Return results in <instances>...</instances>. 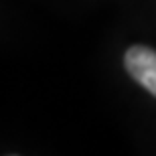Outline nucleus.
<instances>
[{
    "instance_id": "1",
    "label": "nucleus",
    "mask_w": 156,
    "mask_h": 156,
    "mask_svg": "<svg viewBox=\"0 0 156 156\" xmlns=\"http://www.w3.org/2000/svg\"><path fill=\"white\" fill-rule=\"evenodd\" d=\"M124 63L128 73L156 98V51L142 45H134L126 51Z\"/></svg>"
}]
</instances>
